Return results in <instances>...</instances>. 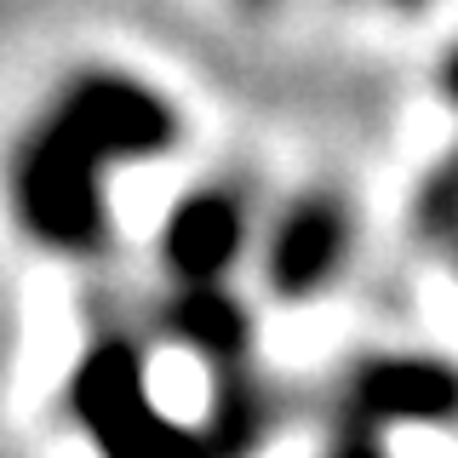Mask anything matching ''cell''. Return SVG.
Listing matches in <instances>:
<instances>
[{"instance_id": "1", "label": "cell", "mask_w": 458, "mask_h": 458, "mask_svg": "<svg viewBox=\"0 0 458 458\" xmlns=\"http://www.w3.org/2000/svg\"><path fill=\"white\" fill-rule=\"evenodd\" d=\"M109 166L121 155L109 149L75 109L52 104V114L29 132L18 149V212L29 235L52 252H104L109 247Z\"/></svg>"}, {"instance_id": "2", "label": "cell", "mask_w": 458, "mask_h": 458, "mask_svg": "<svg viewBox=\"0 0 458 458\" xmlns=\"http://www.w3.org/2000/svg\"><path fill=\"white\" fill-rule=\"evenodd\" d=\"M458 419V367L441 355H367L344 378L333 412V447L367 453L401 424H447Z\"/></svg>"}, {"instance_id": "3", "label": "cell", "mask_w": 458, "mask_h": 458, "mask_svg": "<svg viewBox=\"0 0 458 458\" xmlns=\"http://www.w3.org/2000/svg\"><path fill=\"white\" fill-rule=\"evenodd\" d=\"M69 407H75L86 436L109 453H143L161 441H178V429L149 401L143 355L132 338H98L81 355L75 378H69Z\"/></svg>"}, {"instance_id": "4", "label": "cell", "mask_w": 458, "mask_h": 458, "mask_svg": "<svg viewBox=\"0 0 458 458\" xmlns=\"http://www.w3.org/2000/svg\"><path fill=\"white\" fill-rule=\"evenodd\" d=\"M344 252H350V212L333 195H304L269 229L264 281L276 298H315L344 269Z\"/></svg>"}, {"instance_id": "5", "label": "cell", "mask_w": 458, "mask_h": 458, "mask_svg": "<svg viewBox=\"0 0 458 458\" xmlns=\"http://www.w3.org/2000/svg\"><path fill=\"white\" fill-rule=\"evenodd\" d=\"M247 247V212L229 190H195L166 212L161 264L172 281H224Z\"/></svg>"}, {"instance_id": "6", "label": "cell", "mask_w": 458, "mask_h": 458, "mask_svg": "<svg viewBox=\"0 0 458 458\" xmlns=\"http://www.w3.org/2000/svg\"><path fill=\"white\" fill-rule=\"evenodd\" d=\"M161 327L166 338L190 344L212 372L252 361V310L235 298L229 281H172L161 304Z\"/></svg>"}, {"instance_id": "7", "label": "cell", "mask_w": 458, "mask_h": 458, "mask_svg": "<svg viewBox=\"0 0 458 458\" xmlns=\"http://www.w3.org/2000/svg\"><path fill=\"white\" fill-rule=\"evenodd\" d=\"M269 424V395L258 384V367H218L212 372V441L218 447H252Z\"/></svg>"}, {"instance_id": "8", "label": "cell", "mask_w": 458, "mask_h": 458, "mask_svg": "<svg viewBox=\"0 0 458 458\" xmlns=\"http://www.w3.org/2000/svg\"><path fill=\"white\" fill-rule=\"evenodd\" d=\"M412 229H419V241H429V247H453V235H458V149L419 183Z\"/></svg>"}, {"instance_id": "9", "label": "cell", "mask_w": 458, "mask_h": 458, "mask_svg": "<svg viewBox=\"0 0 458 458\" xmlns=\"http://www.w3.org/2000/svg\"><path fill=\"white\" fill-rule=\"evenodd\" d=\"M441 92H447L453 104H458V47L447 52V64H441Z\"/></svg>"}, {"instance_id": "10", "label": "cell", "mask_w": 458, "mask_h": 458, "mask_svg": "<svg viewBox=\"0 0 458 458\" xmlns=\"http://www.w3.org/2000/svg\"><path fill=\"white\" fill-rule=\"evenodd\" d=\"M453 258H458V235H453Z\"/></svg>"}, {"instance_id": "11", "label": "cell", "mask_w": 458, "mask_h": 458, "mask_svg": "<svg viewBox=\"0 0 458 458\" xmlns=\"http://www.w3.org/2000/svg\"><path fill=\"white\" fill-rule=\"evenodd\" d=\"M401 6H419V0H401Z\"/></svg>"}, {"instance_id": "12", "label": "cell", "mask_w": 458, "mask_h": 458, "mask_svg": "<svg viewBox=\"0 0 458 458\" xmlns=\"http://www.w3.org/2000/svg\"><path fill=\"white\" fill-rule=\"evenodd\" d=\"M247 6H264V0H247Z\"/></svg>"}]
</instances>
